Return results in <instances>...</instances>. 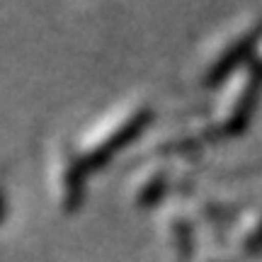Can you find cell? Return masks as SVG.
Wrapping results in <instances>:
<instances>
[{
    "label": "cell",
    "instance_id": "1",
    "mask_svg": "<svg viewBox=\"0 0 262 262\" xmlns=\"http://www.w3.org/2000/svg\"><path fill=\"white\" fill-rule=\"evenodd\" d=\"M146 114H148V110L143 104H136V107H129L122 112H114L110 119H104L100 124V129H95L90 134V139H85L80 143V148L73 153L75 160L80 163V168L85 172H90V170L100 168L104 160L112 158L141 129V124L146 122Z\"/></svg>",
    "mask_w": 262,
    "mask_h": 262
}]
</instances>
